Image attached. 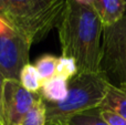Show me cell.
Wrapping results in <instances>:
<instances>
[{"label":"cell","mask_w":126,"mask_h":125,"mask_svg":"<svg viewBox=\"0 0 126 125\" xmlns=\"http://www.w3.org/2000/svg\"><path fill=\"white\" fill-rule=\"evenodd\" d=\"M103 24L92 6L65 0L58 24L62 55L73 58L79 72H98Z\"/></svg>","instance_id":"obj_1"},{"label":"cell","mask_w":126,"mask_h":125,"mask_svg":"<svg viewBox=\"0 0 126 125\" xmlns=\"http://www.w3.org/2000/svg\"><path fill=\"white\" fill-rule=\"evenodd\" d=\"M65 0H0V17L32 46L58 27Z\"/></svg>","instance_id":"obj_2"},{"label":"cell","mask_w":126,"mask_h":125,"mask_svg":"<svg viewBox=\"0 0 126 125\" xmlns=\"http://www.w3.org/2000/svg\"><path fill=\"white\" fill-rule=\"evenodd\" d=\"M110 83L101 72H79L69 80L67 94L57 103L46 102L47 122L63 121L75 114L100 108Z\"/></svg>","instance_id":"obj_3"},{"label":"cell","mask_w":126,"mask_h":125,"mask_svg":"<svg viewBox=\"0 0 126 125\" xmlns=\"http://www.w3.org/2000/svg\"><path fill=\"white\" fill-rule=\"evenodd\" d=\"M98 72L110 84L126 91V12L120 21L103 28Z\"/></svg>","instance_id":"obj_4"},{"label":"cell","mask_w":126,"mask_h":125,"mask_svg":"<svg viewBox=\"0 0 126 125\" xmlns=\"http://www.w3.org/2000/svg\"><path fill=\"white\" fill-rule=\"evenodd\" d=\"M31 44L0 17V72L4 79L19 81L20 72L29 63Z\"/></svg>","instance_id":"obj_5"},{"label":"cell","mask_w":126,"mask_h":125,"mask_svg":"<svg viewBox=\"0 0 126 125\" xmlns=\"http://www.w3.org/2000/svg\"><path fill=\"white\" fill-rule=\"evenodd\" d=\"M40 96L39 93L27 91L18 80H4L2 91V116L4 125H19Z\"/></svg>","instance_id":"obj_6"},{"label":"cell","mask_w":126,"mask_h":125,"mask_svg":"<svg viewBox=\"0 0 126 125\" xmlns=\"http://www.w3.org/2000/svg\"><path fill=\"white\" fill-rule=\"evenodd\" d=\"M92 7L103 27L116 23L126 12V2L124 0H92Z\"/></svg>","instance_id":"obj_7"},{"label":"cell","mask_w":126,"mask_h":125,"mask_svg":"<svg viewBox=\"0 0 126 125\" xmlns=\"http://www.w3.org/2000/svg\"><path fill=\"white\" fill-rule=\"evenodd\" d=\"M69 89V81L59 75L47 80L42 83L39 94L46 102L57 103L65 99Z\"/></svg>","instance_id":"obj_8"},{"label":"cell","mask_w":126,"mask_h":125,"mask_svg":"<svg viewBox=\"0 0 126 125\" xmlns=\"http://www.w3.org/2000/svg\"><path fill=\"white\" fill-rule=\"evenodd\" d=\"M100 109H106L126 120V91L110 84Z\"/></svg>","instance_id":"obj_9"},{"label":"cell","mask_w":126,"mask_h":125,"mask_svg":"<svg viewBox=\"0 0 126 125\" xmlns=\"http://www.w3.org/2000/svg\"><path fill=\"white\" fill-rule=\"evenodd\" d=\"M19 82L27 91L31 93H39L42 86V80L34 65L28 63L22 68L20 72Z\"/></svg>","instance_id":"obj_10"},{"label":"cell","mask_w":126,"mask_h":125,"mask_svg":"<svg viewBox=\"0 0 126 125\" xmlns=\"http://www.w3.org/2000/svg\"><path fill=\"white\" fill-rule=\"evenodd\" d=\"M61 122L63 125H109L100 115V109H94L86 112L75 114Z\"/></svg>","instance_id":"obj_11"},{"label":"cell","mask_w":126,"mask_h":125,"mask_svg":"<svg viewBox=\"0 0 126 125\" xmlns=\"http://www.w3.org/2000/svg\"><path fill=\"white\" fill-rule=\"evenodd\" d=\"M47 124V110L44 100L40 99L33 104L28 113L24 115L19 125H46Z\"/></svg>","instance_id":"obj_12"},{"label":"cell","mask_w":126,"mask_h":125,"mask_svg":"<svg viewBox=\"0 0 126 125\" xmlns=\"http://www.w3.org/2000/svg\"><path fill=\"white\" fill-rule=\"evenodd\" d=\"M58 58L51 54H44L37 60L34 66L41 78L42 82L53 78L57 74Z\"/></svg>","instance_id":"obj_13"},{"label":"cell","mask_w":126,"mask_h":125,"mask_svg":"<svg viewBox=\"0 0 126 125\" xmlns=\"http://www.w3.org/2000/svg\"><path fill=\"white\" fill-rule=\"evenodd\" d=\"M78 73H79L78 64H76L75 60H74L73 58L64 57V55L58 58L57 74L55 75L62 77L69 81V80H71L73 77H75Z\"/></svg>","instance_id":"obj_14"},{"label":"cell","mask_w":126,"mask_h":125,"mask_svg":"<svg viewBox=\"0 0 126 125\" xmlns=\"http://www.w3.org/2000/svg\"><path fill=\"white\" fill-rule=\"evenodd\" d=\"M100 115L109 125H126V120L124 117L106 109H100Z\"/></svg>","instance_id":"obj_15"},{"label":"cell","mask_w":126,"mask_h":125,"mask_svg":"<svg viewBox=\"0 0 126 125\" xmlns=\"http://www.w3.org/2000/svg\"><path fill=\"white\" fill-rule=\"evenodd\" d=\"M4 77L2 73L0 72V123L3 124V116H2V91H3V82H4Z\"/></svg>","instance_id":"obj_16"},{"label":"cell","mask_w":126,"mask_h":125,"mask_svg":"<svg viewBox=\"0 0 126 125\" xmlns=\"http://www.w3.org/2000/svg\"><path fill=\"white\" fill-rule=\"evenodd\" d=\"M78 3L81 4H86V6H92V0H74Z\"/></svg>","instance_id":"obj_17"},{"label":"cell","mask_w":126,"mask_h":125,"mask_svg":"<svg viewBox=\"0 0 126 125\" xmlns=\"http://www.w3.org/2000/svg\"><path fill=\"white\" fill-rule=\"evenodd\" d=\"M46 125H63V124L59 121H51V122H47Z\"/></svg>","instance_id":"obj_18"},{"label":"cell","mask_w":126,"mask_h":125,"mask_svg":"<svg viewBox=\"0 0 126 125\" xmlns=\"http://www.w3.org/2000/svg\"><path fill=\"white\" fill-rule=\"evenodd\" d=\"M0 125H3V124H1V123H0Z\"/></svg>","instance_id":"obj_19"},{"label":"cell","mask_w":126,"mask_h":125,"mask_svg":"<svg viewBox=\"0 0 126 125\" xmlns=\"http://www.w3.org/2000/svg\"><path fill=\"white\" fill-rule=\"evenodd\" d=\"M124 1H125V2H126V0H124Z\"/></svg>","instance_id":"obj_20"}]
</instances>
